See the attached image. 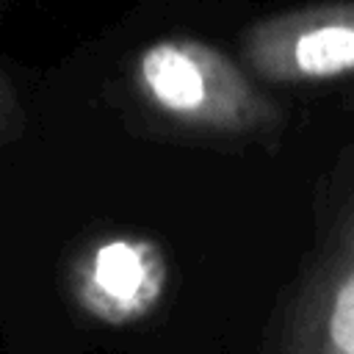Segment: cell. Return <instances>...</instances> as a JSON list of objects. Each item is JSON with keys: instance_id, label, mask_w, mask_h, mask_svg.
<instances>
[{"instance_id": "obj_1", "label": "cell", "mask_w": 354, "mask_h": 354, "mask_svg": "<svg viewBox=\"0 0 354 354\" xmlns=\"http://www.w3.org/2000/svg\"><path fill=\"white\" fill-rule=\"evenodd\" d=\"M133 88L166 122L210 136H252L279 122V105L218 47L169 36L133 61Z\"/></svg>"}, {"instance_id": "obj_2", "label": "cell", "mask_w": 354, "mask_h": 354, "mask_svg": "<svg viewBox=\"0 0 354 354\" xmlns=\"http://www.w3.org/2000/svg\"><path fill=\"white\" fill-rule=\"evenodd\" d=\"M241 55L249 72L268 83H324L354 75V0L263 17L243 30Z\"/></svg>"}, {"instance_id": "obj_3", "label": "cell", "mask_w": 354, "mask_h": 354, "mask_svg": "<svg viewBox=\"0 0 354 354\" xmlns=\"http://www.w3.org/2000/svg\"><path fill=\"white\" fill-rule=\"evenodd\" d=\"M72 285L83 307L108 321L147 313L163 293L166 257L144 235L113 232L91 241L72 266Z\"/></svg>"}, {"instance_id": "obj_4", "label": "cell", "mask_w": 354, "mask_h": 354, "mask_svg": "<svg viewBox=\"0 0 354 354\" xmlns=\"http://www.w3.org/2000/svg\"><path fill=\"white\" fill-rule=\"evenodd\" d=\"M293 346L296 354H354V191L299 299Z\"/></svg>"}, {"instance_id": "obj_5", "label": "cell", "mask_w": 354, "mask_h": 354, "mask_svg": "<svg viewBox=\"0 0 354 354\" xmlns=\"http://www.w3.org/2000/svg\"><path fill=\"white\" fill-rule=\"evenodd\" d=\"M22 105H19V97L17 91L0 77V144H8L11 138L19 136V127H22Z\"/></svg>"}]
</instances>
